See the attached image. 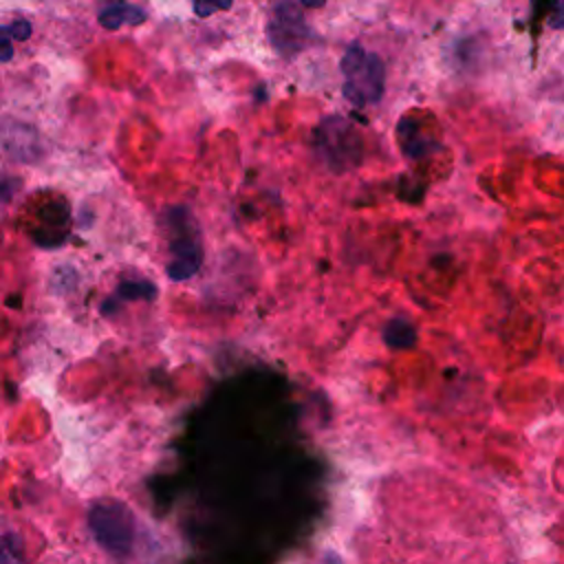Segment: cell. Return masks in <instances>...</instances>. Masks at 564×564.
<instances>
[{"instance_id": "obj_1", "label": "cell", "mask_w": 564, "mask_h": 564, "mask_svg": "<svg viewBox=\"0 0 564 564\" xmlns=\"http://www.w3.org/2000/svg\"><path fill=\"white\" fill-rule=\"evenodd\" d=\"M88 529L95 542L112 557H126L134 546V513L115 498H104L88 509Z\"/></svg>"}, {"instance_id": "obj_2", "label": "cell", "mask_w": 564, "mask_h": 564, "mask_svg": "<svg viewBox=\"0 0 564 564\" xmlns=\"http://www.w3.org/2000/svg\"><path fill=\"white\" fill-rule=\"evenodd\" d=\"M341 70L346 77L344 95L352 106L361 108L381 99L386 70L377 55L366 53L359 44H352L341 59Z\"/></svg>"}, {"instance_id": "obj_3", "label": "cell", "mask_w": 564, "mask_h": 564, "mask_svg": "<svg viewBox=\"0 0 564 564\" xmlns=\"http://www.w3.org/2000/svg\"><path fill=\"white\" fill-rule=\"evenodd\" d=\"M167 218H170L167 229H170V253H172L167 262V275L176 282H183L198 271L203 249H200L196 223L185 207L170 209Z\"/></svg>"}, {"instance_id": "obj_4", "label": "cell", "mask_w": 564, "mask_h": 564, "mask_svg": "<svg viewBox=\"0 0 564 564\" xmlns=\"http://www.w3.org/2000/svg\"><path fill=\"white\" fill-rule=\"evenodd\" d=\"M317 154L330 170L344 172L359 163L361 159V143L350 123L341 117H328L319 123L317 134Z\"/></svg>"}, {"instance_id": "obj_5", "label": "cell", "mask_w": 564, "mask_h": 564, "mask_svg": "<svg viewBox=\"0 0 564 564\" xmlns=\"http://www.w3.org/2000/svg\"><path fill=\"white\" fill-rule=\"evenodd\" d=\"M383 341H386V346H390L394 350H405V348L414 346L416 330H414L410 319L392 317L383 326Z\"/></svg>"}, {"instance_id": "obj_6", "label": "cell", "mask_w": 564, "mask_h": 564, "mask_svg": "<svg viewBox=\"0 0 564 564\" xmlns=\"http://www.w3.org/2000/svg\"><path fill=\"white\" fill-rule=\"evenodd\" d=\"M143 20V13L134 7H128L123 4L121 0H110V4L99 13V22L108 29H117L121 22H141Z\"/></svg>"}, {"instance_id": "obj_7", "label": "cell", "mask_w": 564, "mask_h": 564, "mask_svg": "<svg viewBox=\"0 0 564 564\" xmlns=\"http://www.w3.org/2000/svg\"><path fill=\"white\" fill-rule=\"evenodd\" d=\"M154 297L156 295V289L150 284V282H123L119 289H117V293H115V297H128V300H137V297Z\"/></svg>"}, {"instance_id": "obj_8", "label": "cell", "mask_w": 564, "mask_h": 564, "mask_svg": "<svg viewBox=\"0 0 564 564\" xmlns=\"http://www.w3.org/2000/svg\"><path fill=\"white\" fill-rule=\"evenodd\" d=\"M4 31L11 33L15 40H26V37L31 35V26H29V22H24V20L13 22L11 26H4Z\"/></svg>"}, {"instance_id": "obj_9", "label": "cell", "mask_w": 564, "mask_h": 564, "mask_svg": "<svg viewBox=\"0 0 564 564\" xmlns=\"http://www.w3.org/2000/svg\"><path fill=\"white\" fill-rule=\"evenodd\" d=\"M549 24L553 29H562L564 26V0H553V15H551Z\"/></svg>"}, {"instance_id": "obj_10", "label": "cell", "mask_w": 564, "mask_h": 564, "mask_svg": "<svg viewBox=\"0 0 564 564\" xmlns=\"http://www.w3.org/2000/svg\"><path fill=\"white\" fill-rule=\"evenodd\" d=\"M2 46H4L2 59H4V62H9V57H11V44H9V37H7V33H4V37H2Z\"/></svg>"}]
</instances>
